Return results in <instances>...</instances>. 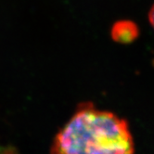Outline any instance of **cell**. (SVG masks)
Returning <instances> with one entry per match:
<instances>
[{
  "mask_svg": "<svg viewBox=\"0 0 154 154\" xmlns=\"http://www.w3.org/2000/svg\"><path fill=\"white\" fill-rule=\"evenodd\" d=\"M51 153H133L135 144L129 125L116 114L79 105L75 113L55 137Z\"/></svg>",
  "mask_w": 154,
  "mask_h": 154,
  "instance_id": "1",
  "label": "cell"
},
{
  "mask_svg": "<svg viewBox=\"0 0 154 154\" xmlns=\"http://www.w3.org/2000/svg\"><path fill=\"white\" fill-rule=\"evenodd\" d=\"M111 35L114 42L120 44H130L139 35V28L136 23L129 20H118L112 25Z\"/></svg>",
  "mask_w": 154,
  "mask_h": 154,
  "instance_id": "2",
  "label": "cell"
},
{
  "mask_svg": "<svg viewBox=\"0 0 154 154\" xmlns=\"http://www.w3.org/2000/svg\"><path fill=\"white\" fill-rule=\"evenodd\" d=\"M149 23H150L151 26L154 28V5L151 7V8L149 11Z\"/></svg>",
  "mask_w": 154,
  "mask_h": 154,
  "instance_id": "3",
  "label": "cell"
}]
</instances>
